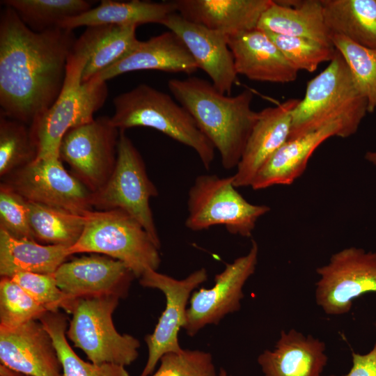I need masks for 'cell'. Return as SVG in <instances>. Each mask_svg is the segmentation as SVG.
Segmentation results:
<instances>
[{
	"instance_id": "cell-1",
	"label": "cell",
	"mask_w": 376,
	"mask_h": 376,
	"mask_svg": "<svg viewBox=\"0 0 376 376\" xmlns=\"http://www.w3.org/2000/svg\"><path fill=\"white\" fill-rule=\"evenodd\" d=\"M76 39L72 30L60 27L34 31L4 6L0 13V111L29 125L43 114L61 91Z\"/></svg>"
},
{
	"instance_id": "cell-2",
	"label": "cell",
	"mask_w": 376,
	"mask_h": 376,
	"mask_svg": "<svg viewBox=\"0 0 376 376\" xmlns=\"http://www.w3.org/2000/svg\"><path fill=\"white\" fill-rule=\"evenodd\" d=\"M168 88L217 150L222 166L236 168L258 116L251 108L252 91L228 95L197 77L171 79Z\"/></svg>"
},
{
	"instance_id": "cell-3",
	"label": "cell",
	"mask_w": 376,
	"mask_h": 376,
	"mask_svg": "<svg viewBox=\"0 0 376 376\" xmlns=\"http://www.w3.org/2000/svg\"><path fill=\"white\" fill-rule=\"evenodd\" d=\"M367 113V102L336 49L328 66L307 83L304 98L292 111L288 141L332 124L340 125L344 138L349 137L357 132Z\"/></svg>"
},
{
	"instance_id": "cell-4",
	"label": "cell",
	"mask_w": 376,
	"mask_h": 376,
	"mask_svg": "<svg viewBox=\"0 0 376 376\" xmlns=\"http://www.w3.org/2000/svg\"><path fill=\"white\" fill-rule=\"evenodd\" d=\"M110 117L119 130L145 127L155 129L193 149L203 166L209 169L215 148L198 127L190 113L173 96L141 84L113 100Z\"/></svg>"
},
{
	"instance_id": "cell-5",
	"label": "cell",
	"mask_w": 376,
	"mask_h": 376,
	"mask_svg": "<svg viewBox=\"0 0 376 376\" xmlns=\"http://www.w3.org/2000/svg\"><path fill=\"white\" fill-rule=\"evenodd\" d=\"M86 63L84 56L72 52L65 81L52 105L30 125L38 148L37 158L59 157L58 150L65 133L72 127L94 119L108 96L107 82L96 77L81 81Z\"/></svg>"
},
{
	"instance_id": "cell-6",
	"label": "cell",
	"mask_w": 376,
	"mask_h": 376,
	"mask_svg": "<svg viewBox=\"0 0 376 376\" xmlns=\"http://www.w3.org/2000/svg\"><path fill=\"white\" fill-rule=\"evenodd\" d=\"M85 216L83 233L69 248L70 255H105L123 263L139 279L148 269L157 270L160 249L135 219L118 209L93 210Z\"/></svg>"
},
{
	"instance_id": "cell-7",
	"label": "cell",
	"mask_w": 376,
	"mask_h": 376,
	"mask_svg": "<svg viewBox=\"0 0 376 376\" xmlns=\"http://www.w3.org/2000/svg\"><path fill=\"white\" fill-rule=\"evenodd\" d=\"M120 298L116 295L80 297L73 304L66 336L93 363L125 367L139 356V340L118 333L112 320Z\"/></svg>"
},
{
	"instance_id": "cell-8",
	"label": "cell",
	"mask_w": 376,
	"mask_h": 376,
	"mask_svg": "<svg viewBox=\"0 0 376 376\" xmlns=\"http://www.w3.org/2000/svg\"><path fill=\"white\" fill-rule=\"evenodd\" d=\"M269 210L248 202L233 185V175L203 174L188 191L185 226L201 231L220 225L230 234L250 237L259 218Z\"/></svg>"
},
{
	"instance_id": "cell-9",
	"label": "cell",
	"mask_w": 376,
	"mask_h": 376,
	"mask_svg": "<svg viewBox=\"0 0 376 376\" xmlns=\"http://www.w3.org/2000/svg\"><path fill=\"white\" fill-rule=\"evenodd\" d=\"M158 194L140 152L125 131L120 130L116 166L103 187L93 193V209L125 212L144 228L160 249L161 242L150 206V198Z\"/></svg>"
},
{
	"instance_id": "cell-10",
	"label": "cell",
	"mask_w": 376,
	"mask_h": 376,
	"mask_svg": "<svg viewBox=\"0 0 376 376\" xmlns=\"http://www.w3.org/2000/svg\"><path fill=\"white\" fill-rule=\"evenodd\" d=\"M1 182L29 202L82 216L94 210L93 193L65 170L59 157L37 158Z\"/></svg>"
},
{
	"instance_id": "cell-11",
	"label": "cell",
	"mask_w": 376,
	"mask_h": 376,
	"mask_svg": "<svg viewBox=\"0 0 376 376\" xmlns=\"http://www.w3.org/2000/svg\"><path fill=\"white\" fill-rule=\"evenodd\" d=\"M119 134L110 117L94 118L65 133L59 146V159L69 165L75 178L95 193L114 169Z\"/></svg>"
},
{
	"instance_id": "cell-12",
	"label": "cell",
	"mask_w": 376,
	"mask_h": 376,
	"mask_svg": "<svg viewBox=\"0 0 376 376\" xmlns=\"http://www.w3.org/2000/svg\"><path fill=\"white\" fill-rule=\"evenodd\" d=\"M315 299L327 315L348 313L355 299L376 292V252L345 248L316 269Z\"/></svg>"
},
{
	"instance_id": "cell-13",
	"label": "cell",
	"mask_w": 376,
	"mask_h": 376,
	"mask_svg": "<svg viewBox=\"0 0 376 376\" xmlns=\"http://www.w3.org/2000/svg\"><path fill=\"white\" fill-rule=\"evenodd\" d=\"M207 279V271L203 267L180 280L153 269L147 270L139 278L142 286L158 289L166 297L165 309L154 331L145 338L148 355L140 376L150 375L164 354L182 351L178 342V333L186 321L188 300L192 291Z\"/></svg>"
},
{
	"instance_id": "cell-14",
	"label": "cell",
	"mask_w": 376,
	"mask_h": 376,
	"mask_svg": "<svg viewBox=\"0 0 376 376\" xmlns=\"http://www.w3.org/2000/svg\"><path fill=\"white\" fill-rule=\"evenodd\" d=\"M258 256V245L253 240L246 255L227 263L224 269L216 274L212 288H201L192 293L183 327L188 336H195L206 325L217 324L226 315L240 309L243 287L255 272Z\"/></svg>"
},
{
	"instance_id": "cell-15",
	"label": "cell",
	"mask_w": 376,
	"mask_h": 376,
	"mask_svg": "<svg viewBox=\"0 0 376 376\" xmlns=\"http://www.w3.org/2000/svg\"><path fill=\"white\" fill-rule=\"evenodd\" d=\"M162 25L180 38L213 86L221 93L230 95L238 75L227 36L189 22L176 12L170 14Z\"/></svg>"
},
{
	"instance_id": "cell-16",
	"label": "cell",
	"mask_w": 376,
	"mask_h": 376,
	"mask_svg": "<svg viewBox=\"0 0 376 376\" xmlns=\"http://www.w3.org/2000/svg\"><path fill=\"white\" fill-rule=\"evenodd\" d=\"M54 276L61 290L72 299L107 295L124 297L136 278L121 261L99 255L64 262Z\"/></svg>"
},
{
	"instance_id": "cell-17",
	"label": "cell",
	"mask_w": 376,
	"mask_h": 376,
	"mask_svg": "<svg viewBox=\"0 0 376 376\" xmlns=\"http://www.w3.org/2000/svg\"><path fill=\"white\" fill-rule=\"evenodd\" d=\"M0 360L2 366L25 376H63L52 339L39 320L0 328Z\"/></svg>"
},
{
	"instance_id": "cell-18",
	"label": "cell",
	"mask_w": 376,
	"mask_h": 376,
	"mask_svg": "<svg viewBox=\"0 0 376 376\" xmlns=\"http://www.w3.org/2000/svg\"><path fill=\"white\" fill-rule=\"evenodd\" d=\"M299 100L290 98L258 112L236 172L233 175L236 188L251 187L260 168L288 141L292 111Z\"/></svg>"
},
{
	"instance_id": "cell-19",
	"label": "cell",
	"mask_w": 376,
	"mask_h": 376,
	"mask_svg": "<svg viewBox=\"0 0 376 376\" xmlns=\"http://www.w3.org/2000/svg\"><path fill=\"white\" fill-rule=\"evenodd\" d=\"M227 40L237 75L271 83L285 84L297 79L298 71L265 31L256 28L227 36Z\"/></svg>"
},
{
	"instance_id": "cell-20",
	"label": "cell",
	"mask_w": 376,
	"mask_h": 376,
	"mask_svg": "<svg viewBox=\"0 0 376 376\" xmlns=\"http://www.w3.org/2000/svg\"><path fill=\"white\" fill-rule=\"evenodd\" d=\"M198 67L180 38L168 31L136 45L116 63L96 77L105 81L139 70H159L191 75Z\"/></svg>"
},
{
	"instance_id": "cell-21",
	"label": "cell",
	"mask_w": 376,
	"mask_h": 376,
	"mask_svg": "<svg viewBox=\"0 0 376 376\" xmlns=\"http://www.w3.org/2000/svg\"><path fill=\"white\" fill-rule=\"evenodd\" d=\"M176 13L187 20L226 36L257 28L273 0H175Z\"/></svg>"
},
{
	"instance_id": "cell-22",
	"label": "cell",
	"mask_w": 376,
	"mask_h": 376,
	"mask_svg": "<svg viewBox=\"0 0 376 376\" xmlns=\"http://www.w3.org/2000/svg\"><path fill=\"white\" fill-rule=\"evenodd\" d=\"M325 343L295 329L282 330L273 350L258 357L264 376H321L327 364Z\"/></svg>"
},
{
	"instance_id": "cell-23",
	"label": "cell",
	"mask_w": 376,
	"mask_h": 376,
	"mask_svg": "<svg viewBox=\"0 0 376 376\" xmlns=\"http://www.w3.org/2000/svg\"><path fill=\"white\" fill-rule=\"evenodd\" d=\"M332 136L344 138L340 125H329L288 141L260 168L251 187L259 190L274 185H291L303 174L310 157L318 147Z\"/></svg>"
},
{
	"instance_id": "cell-24",
	"label": "cell",
	"mask_w": 376,
	"mask_h": 376,
	"mask_svg": "<svg viewBox=\"0 0 376 376\" xmlns=\"http://www.w3.org/2000/svg\"><path fill=\"white\" fill-rule=\"evenodd\" d=\"M257 28L265 32L302 37L333 47L321 0H306L288 4L273 1L263 13Z\"/></svg>"
},
{
	"instance_id": "cell-25",
	"label": "cell",
	"mask_w": 376,
	"mask_h": 376,
	"mask_svg": "<svg viewBox=\"0 0 376 376\" xmlns=\"http://www.w3.org/2000/svg\"><path fill=\"white\" fill-rule=\"evenodd\" d=\"M136 28L114 24L86 27L72 49L86 59L81 81H89L127 54L139 41Z\"/></svg>"
},
{
	"instance_id": "cell-26",
	"label": "cell",
	"mask_w": 376,
	"mask_h": 376,
	"mask_svg": "<svg viewBox=\"0 0 376 376\" xmlns=\"http://www.w3.org/2000/svg\"><path fill=\"white\" fill-rule=\"evenodd\" d=\"M175 12L176 6L173 1L103 0L97 6L62 22L58 27L73 30L80 26L102 24L136 26L147 23L162 24L170 14Z\"/></svg>"
},
{
	"instance_id": "cell-27",
	"label": "cell",
	"mask_w": 376,
	"mask_h": 376,
	"mask_svg": "<svg viewBox=\"0 0 376 376\" xmlns=\"http://www.w3.org/2000/svg\"><path fill=\"white\" fill-rule=\"evenodd\" d=\"M70 246L40 244L35 240L18 239L0 228V275L12 277L18 272L54 274L71 256Z\"/></svg>"
},
{
	"instance_id": "cell-28",
	"label": "cell",
	"mask_w": 376,
	"mask_h": 376,
	"mask_svg": "<svg viewBox=\"0 0 376 376\" xmlns=\"http://www.w3.org/2000/svg\"><path fill=\"white\" fill-rule=\"evenodd\" d=\"M331 34L376 49V0H321Z\"/></svg>"
},
{
	"instance_id": "cell-29",
	"label": "cell",
	"mask_w": 376,
	"mask_h": 376,
	"mask_svg": "<svg viewBox=\"0 0 376 376\" xmlns=\"http://www.w3.org/2000/svg\"><path fill=\"white\" fill-rule=\"evenodd\" d=\"M30 228L34 240L71 247L81 237L86 216L28 201Z\"/></svg>"
},
{
	"instance_id": "cell-30",
	"label": "cell",
	"mask_w": 376,
	"mask_h": 376,
	"mask_svg": "<svg viewBox=\"0 0 376 376\" xmlns=\"http://www.w3.org/2000/svg\"><path fill=\"white\" fill-rule=\"evenodd\" d=\"M39 320L49 334L63 370V376H130L124 366L95 364L82 360L66 338L67 318L58 311H47Z\"/></svg>"
},
{
	"instance_id": "cell-31",
	"label": "cell",
	"mask_w": 376,
	"mask_h": 376,
	"mask_svg": "<svg viewBox=\"0 0 376 376\" xmlns=\"http://www.w3.org/2000/svg\"><path fill=\"white\" fill-rule=\"evenodd\" d=\"M1 3L12 8L31 29L41 32L59 24L92 8L86 0H3Z\"/></svg>"
},
{
	"instance_id": "cell-32",
	"label": "cell",
	"mask_w": 376,
	"mask_h": 376,
	"mask_svg": "<svg viewBox=\"0 0 376 376\" xmlns=\"http://www.w3.org/2000/svg\"><path fill=\"white\" fill-rule=\"evenodd\" d=\"M38 155L29 125L0 111V177L29 164Z\"/></svg>"
},
{
	"instance_id": "cell-33",
	"label": "cell",
	"mask_w": 376,
	"mask_h": 376,
	"mask_svg": "<svg viewBox=\"0 0 376 376\" xmlns=\"http://www.w3.org/2000/svg\"><path fill=\"white\" fill-rule=\"evenodd\" d=\"M331 40L347 63L358 91L366 99L368 113H373L376 109V49L363 47L336 34H332Z\"/></svg>"
},
{
	"instance_id": "cell-34",
	"label": "cell",
	"mask_w": 376,
	"mask_h": 376,
	"mask_svg": "<svg viewBox=\"0 0 376 376\" xmlns=\"http://www.w3.org/2000/svg\"><path fill=\"white\" fill-rule=\"evenodd\" d=\"M47 309L33 299L15 281L1 277L0 328L13 329L39 320Z\"/></svg>"
},
{
	"instance_id": "cell-35",
	"label": "cell",
	"mask_w": 376,
	"mask_h": 376,
	"mask_svg": "<svg viewBox=\"0 0 376 376\" xmlns=\"http://www.w3.org/2000/svg\"><path fill=\"white\" fill-rule=\"evenodd\" d=\"M266 33L298 72H313L320 63L330 62L335 54L334 47L308 38Z\"/></svg>"
},
{
	"instance_id": "cell-36",
	"label": "cell",
	"mask_w": 376,
	"mask_h": 376,
	"mask_svg": "<svg viewBox=\"0 0 376 376\" xmlns=\"http://www.w3.org/2000/svg\"><path fill=\"white\" fill-rule=\"evenodd\" d=\"M10 279L47 311L60 308L70 313L76 299H72L58 286L54 274L18 272Z\"/></svg>"
},
{
	"instance_id": "cell-37",
	"label": "cell",
	"mask_w": 376,
	"mask_h": 376,
	"mask_svg": "<svg viewBox=\"0 0 376 376\" xmlns=\"http://www.w3.org/2000/svg\"><path fill=\"white\" fill-rule=\"evenodd\" d=\"M159 361V368L152 376H219L211 354L201 350L168 353Z\"/></svg>"
},
{
	"instance_id": "cell-38",
	"label": "cell",
	"mask_w": 376,
	"mask_h": 376,
	"mask_svg": "<svg viewBox=\"0 0 376 376\" xmlns=\"http://www.w3.org/2000/svg\"><path fill=\"white\" fill-rule=\"evenodd\" d=\"M0 228L16 238L35 240L29 224L28 201L2 182Z\"/></svg>"
},
{
	"instance_id": "cell-39",
	"label": "cell",
	"mask_w": 376,
	"mask_h": 376,
	"mask_svg": "<svg viewBox=\"0 0 376 376\" xmlns=\"http://www.w3.org/2000/svg\"><path fill=\"white\" fill-rule=\"evenodd\" d=\"M352 368L347 374L341 376H376V341L368 353L359 354L352 352Z\"/></svg>"
},
{
	"instance_id": "cell-40",
	"label": "cell",
	"mask_w": 376,
	"mask_h": 376,
	"mask_svg": "<svg viewBox=\"0 0 376 376\" xmlns=\"http://www.w3.org/2000/svg\"><path fill=\"white\" fill-rule=\"evenodd\" d=\"M365 159L376 167V151H368L365 155Z\"/></svg>"
},
{
	"instance_id": "cell-41",
	"label": "cell",
	"mask_w": 376,
	"mask_h": 376,
	"mask_svg": "<svg viewBox=\"0 0 376 376\" xmlns=\"http://www.w3.org/2000/svg\"><path fill=\"white\" fill-rule=\"evenodd\" d=\"M10 370V369H9ZM9 370L4 366L1 367V376H19L21 374L15 373L11 370Z\"/></svg>"
},
{
	"instance_id": "cell-42",
	"label": "cell",
	"mask_w": 376,
	"mask_h": 376,
	"mask_svg": "<svg viewBox=\"0 0 376 376\" xmlns=\"http://www.w3.org/2000/svg\"><path fill=\"white\" fill-rule=\"evenodd\" d=\"M219 376H228V374L226 373V371L224 369V368H220L219 370Z\"/></svg>"
}]
</instances>
